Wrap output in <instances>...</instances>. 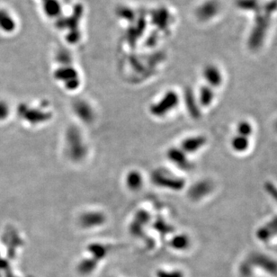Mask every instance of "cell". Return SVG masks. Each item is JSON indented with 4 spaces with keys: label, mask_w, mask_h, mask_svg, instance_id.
<instances>
[{
    "label": "cell",
    "mask_w": 277,
    "mask_h": 277,
    "mask_svg": "<svg viewBox=\"0 0 277 277\" xmlns=\"http://www.w3.org/2000/svg\"><path fill=\"white\" fill-rule=\"evenodd\" d=\"M277 9V0H271L266 5H262L261 9L256 13V20L248 39L251 50H257L261 47L270 26L271 16Z\"/></svg>",
    "instance_id": "cell-1"
},
{
    "label": "cell",
    "mask_w": 277,
    "mask_h": 277,
    "mask_svg": "<svg viewBox=\"0 0 277 277\" xmlns=\"http://www.w3.org/2000/svg\"><path fill=\"white\" fill-rule=\"evenodd\" d=\"M178 102L179 99L178 94L175 92H168L163 96L162 99L159 100L157 103L152 106L151 112L152 115L161 117L175 109L178 105Z\"/></svg>",
    "instance_id": "cell-2"
},
{
    "label": "cell",
    "mask_w": 277,
    "mask_h": 277,
    "mask_svg": "<svg viewBox=\"0 0 277 277\" xmlns=\"http://www.w3.org/2000/svg\"><path fill=\"white\" fill-rule=\"evenodd\" d=\"M220 10V3L216 0H207L200 5L196 15L201 21H209L215 18Z\"/></svg>",
    "instance_id": "cell-3"
},
{
    "label": "cell",
    "mask_w": 277,
    "mask_h": 277,
    "mask_svg": "<svg viewBox=\"0 0 277 277\" xmlns=\"http://www.w3.org/2000/svg\"><path fill=\"white\" fill-rule=\"evenodd\" d=\"M203 76L212 89L219 88L223 83V75L221 70L214 64H209L204 67Z\"/></svg>",
    "instance_id": "cell-4"
},
{
    "label": "cell",
    "mask_w": 277,
    "mask_h": 277,
    "mask_svg": "<svg viewBox=\"0 0 277 277\" xmlns=\"http://www.w3.org/2000/svg\"><path fill=\"white\" fill-rule=\"evenodd\" d=\"M257 240L261 242H268L277 237V215L273 217L267 223L260 226L256 231Z\"/></svg>",
    "instance_id": "cell-5"
},
{
    "label": "cell",
    "mask_w": 277,
    "mask_h": 277,
    "mask_svg": "<svg viewBox=\"0 0 277 277\" xmlns=\"http://www.w3.org/2000/svg\"><path fill=\"white\" fill-rule=\"evenodd\" d=\"M167 157L174 165L179 167L182 170H190L192 169V164L189 161L187 154L180 149V148H172L167 152Z\"/></svg>",
    "instance_id": "cell-6"
},
{
    "label": "cell",
    "mask_w": 277,
    "mask_h": 277,
    "mask_svg": "<svg viewBox=\"0 0 277 277\" xmlns=\"http://www.w3.org/2000/svg\"><path fill=\"white\" fill-rule=\"evenodd\" d=\"M206 143H207V139L202 135L188 137L182 141L180 149L185 154H192L203 149Z\"/></svg>",
    "instance_id": "cell-7"
},
{
    "label": "cell",
    "mask_w": 277,
    "mask_h": 277,
    "mask_svg": "<svg viewBox=\"0 0 277 277\" xmlns=\"http://www.w3.org/2000/svg\"><path fill=\"white\" fill-rule=\"evenodd\" d=\"M214 190V185L209 180L199 181L190 188L189 196L194 201H199L207 196Z\"/></svg>",
    "instance_id": "cell-8"
},
{
    "label": "cell",
    "mask_w": 277,
    "mask_h": 277,
    "mask_svg": "<svg viewBox=\"0 0 277 277\" xmlns=\"http://www.w3.org/2000/svg\"><path fill=\"white\" fill-rule=\"evenodd\" d=\"M16 18L5 8H0V31L9 34L16 30Z\"/></svg>",
    "instance_id": "cell-9"
},
{
    "label": "cell",
    "mask_w": 277,
    "mask_h": 277,
    "mask_svg": "<svg viewBox=\"0 0 277 277\" xmlns=\"http://www.w3.org/2000/svg\"><path fill=\"white\" fill-rule=\"evenodd\" d=\"M157 179H155V182L157 184L167 187V188L173 189V190H180L185 186V181L182 178L171 177V175H164L162 173H159Z\"/></svg>",
    "instance_id": "cell-10"
},
{
    "label": "cell",
    "mask_w": 277,
    "mask_h": 277,
    "mask_svg": "<svg viewBox=\"0 0 277 277\" xmlns=\"http://www.w3.org/2000/svg\"><path fill=\"white\" fill-rule=\"evenodd\" d=\"M215 91L208 85L204 86L200 89L199 91L198 103L199 105L208 107L213 104L215 100Z\"/></svg>",
    "instance_id": "cell-11"
},
{
    "label": "cell",
    "mask_w": 277,
    "mask_h": 277,
    "mask_svg": "<svg viewBox=\"0 0 277 277\" xmlns=\"http://www.w3.org/2000/svg\"><path fill=\"white\" fill-rule=\"evenodd\" d=\"M230 145L234 152H238V153H243V152H246L250 146L249 138L237 134L236 136L231 139Z\"/></svg>",
    "instance_id": "cell-12"
},
{
    "label": "cell",
    "mask_w": 277,
    "mask_h": 277,
    "mask_svg": "<svg viewBox=\"0 0 277 277\" xmlns=\"http://www.w3.org/2000/svg\"><path fill=\"white\" fill-rule=\"evenodd\" d=\"M198 104L199 103L197 102V100L195 99L194 94L188 91L185 94V105L187 107L189 114L194 119H199L200 116H201V112L199 109Z\"/></svg>",
    "instance_id": "cell-13"
},
{
    "label": "cell",
    "mask_w": 277,
    "mask_h": 277,
    "mask_svg": "<svg viewBox=\"0 0 277 277\" xmlns=\"http://www.w3.org/2000/svg\"><path fill=\"white\" fill-rule=\"evenodd\" d=\"M236 5L242 10L247 11V12H256L261 9V3H259V0H237Z\"/></svg>",
    "instance_id": "cell-14"
},
{
    "label": "cell",
    "mask_w": 277,
    "mask_h": 277,
    "mask_svg": "<svg viewBox=\"0 0 277 277\" xmlns=\"http://www.w3.org/2000/svg\"><path fill=\"white\" fill-rule=\"evenodd\" d=\"M126 184L131 190H137L141 188L142 185V177L141 174L136 171H131L128 174L126 178Z\"/></svg>",
    "instance_id": "cell-15"
},
{
    "label": "cell",
    "mask_w": 277,
    "mask_h": 277,
    "mask_svg": "<svg viewBox=\"0 0 277 277\" xmlns=\"http://www.w3.org/2000/svg\"><path fill=\"white\" fill-rule=\"evenodd\" d=\"M236 130H237L238 135L249 138V136H251L253 133L254 128L248 121L242 120L239 122V123L237 124Z\"/></svg>",
    "instance_id": "cell-16"
},
{
    "label": "cell",
    "mask_w": 277,
    "mask_h": 277,
    "mask_svg": "<svg viewBox=\"0 0 277 277\" xmlns=\"http://www.w3.org/2000/svg\"><path fill=\"white\" fill-rule=\"evenodd\" d=\"M189 244H190L189 237L185 235V234L176 236L175 238H173V240L171 241V245H172L173 248H176L178 250H183V249L187 248Z\"/></svg>",
    "instance_id": "cell-17"
},
{
    "label": "cell",
    "mask_w": 277,
    "mask_h": 277,
    "mask_svg": "<svg viewBox=\"0 0 277 277\" xmlns=\"http://www.w3.org/2000/svg\"><path fill=\"white\" fill-rule=\"evenodd\" d=\"M264 188L265 191L267 192V194L271 197V198L277 204V186L275 184L267 181L264 185Z\"/></svg>",
    "instance_id": "cell-18"
},
{
    "label": "cell",
    "mask_w": 277,
    "mask_h": 277,
    "mask_svg": "<svg viewBox=\"0 0 277 277\" xmlns=\"http://www.w3.org/2000/svg\"><path fill=\"white\" fill-rule=\"evenodd\" d=\"M8 105H6V103L0 101V119L5 118L6 115H8Z\"/></svg>",
    "instance_id": "cell-19"
},
{
    "label": "cell",
    "mask_w": 277,
    "mask_h": 277,
    "mask_svg": "<svg viewBox=\"0 0 277 277\" xmlns=\"http://www.w3.org/2000/svg\"><path fill=\"white\" fill-rule=\"evenodd\" d=\"M275 129H276V131H277V120L276 123H275Z\"/></svg>",
    "instance_id": "cell-20"
}]
</instances>
